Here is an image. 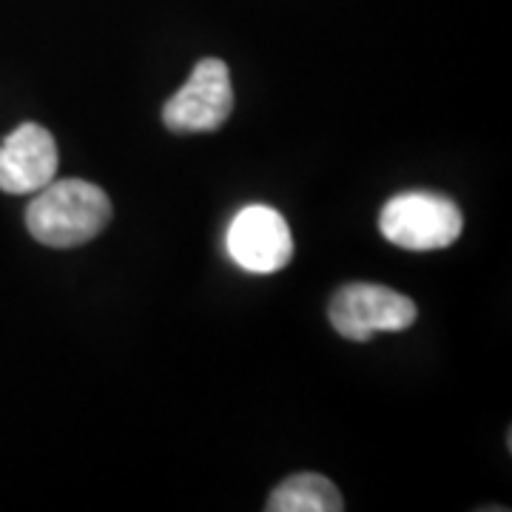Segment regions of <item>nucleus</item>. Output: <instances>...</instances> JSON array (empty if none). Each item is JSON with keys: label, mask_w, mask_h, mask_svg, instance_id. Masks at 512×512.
Wrapping results in <instances>:
<instances>
[{"label": "nucleus", "mask_w": 512, "mask_h": 512, "mask_svg": "<svg viewBox=\"0 0 512 512\" xmlns=\"http://www.w3.org/2000/svg\"><path fill=\"white\" fill-rule=\"evenodd\" d=\"M26 208L29 234L49 248H77L92 242L111 220V200L100 185L60 180L43 185Z\"/></svg>", "instance_id": "1"}, {"label": "nucleus", "mask_w": 512, "mask_h": 512, "mask_svg": "<svg viewBox=\"0 0 512 512\" xmlns=\"http://www.w3.org/2000/svg\"><path fill=\"white\" fill-rule=\"evenodd\" d=\"M461 211L453 200L430 191H407L387 202L379 231L404 251H441L461 237Z\"/></svg>", "instance_id": "2"}, {"label": "nucleus", "mask_w": 512, "mask_h": 512, "mask_svg": "<svg viewBox=\"0 0 512 512\" xmlns=\"http://www.w3.org/2000/svg\"><path fill=\"white\" fill-rule=\"evenodd\" d=\"M416 322V305L410 296L384 285L350 282L339 288L330 302V325L350 342H370L373 333H396Z\"/></svg>", "instance_id": "3"}, {"label": "nucleus", "mask_w": 512, "mask_h": 512, "mask_svg": "<svg viewBox=\"0 0 512 512\" xmlns=\"http://www.w3.org/2000/svg\"><path fill=\"white\" fill-rule=\"evenodd\" d=\"M231 109L234 89L228 66L217 57H205L163 106V123L174 134H208L231 117Z\"/></svg>", "instance_id": "4"}, {"label": "nucleus", "mask_w": 512, "mask_h": 512, "mask_svg": "<svg viewBox=\"0 0 512 512\" xmlns=\"http://www.w3.org/2000/svg\"><path fill=\"white\" fill-rule=\"evenodd\" d=\"M228 256L248 274H276L293 256V237L285 217L268 205H248L228 225Z\"/></svg>", "instance_id": "5"}, {"label": "nucleus", "mask_w": 512, "mask_h": 512, "mask_svg": "<svg viewBox=\"0 0 512 512\" xmlns=\"http://www.w3.org/2000/svg\"><path fill=\"white\" fill-rule=\"evenodd\" d=\"M57 174L55 137L37 123H23L0 143V191L35 194Z\"/></svg>", "instance_id": "6"}, {"label": "nucleus", "mask_w": 512, "mask_h": 512, "mask_svg": "<svg viewBox=\"0 0 512 512\" xmlns=\"http://www.w3.org/2000/svg\"><path fill=\"white\" fill-rule=\"evenodd\" d=\"M271 512H339L345 510L342 493L319 473H299L285 478L268 498Z\"/></svg>", "instance_id": "7"}]
</instances>
